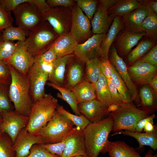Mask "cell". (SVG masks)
I'll list each match as a JSON object with an SVG mask.
<instances>
[{
	"label": "cell",
	"mask_w": 157,
	"mask_h": 157,
	"mask_svg": "<svg viewBox=\"0 0 157 157\" xmlns=\"http://www.w3.org/2000/svg\"><path fill=\"white\" fill-rule=\"evenodd\" d=\"M113 121L109 116L99 122L90 123L84 130L86 152L88 157H98L107 152L109 135Z\"/></svg>",
	"instance_id": "6da1fadb"
},
{
	"label": "cell",
	"mask_w": 157,
	"mask_h": 157,
	"mask_svg": "<svg viewBox=\"0 0 157 157\" xmlns=\"http://www.w3.org/2000/svg\"><path fill=\"white\" fill-rule=\"evenodd\" d=\"M5 63L8 66L11 75L9 94L13 104L14 111L20 115L28 116L33 103L30 95L27 75H23L10 65Z\"/></svg>",
	"instance_id": "7a4b0ae2"
},
{
	"label": "cell",
	"mask_w": 157,
	"mask_h": 157,
	"mask_svg": "<svg viewBox=\"0 0 157 157\" xmlns=\"http://www.w3.org/2000/svg\"><path fill=\"white\" fill-rule=\"evenodd\" d=\"M57 99L51 93L46 94L42 98L33 103L25 127L31 134L36 135L51 119L58 106Z\"/></svg>",
	"instance_id": "3957f363"
},
{
	"label": "cell",
	"mask_w": 157,
	"mask_h": 157,
	"mask_svg": "<svg viewBox=\"0 0 157 157\" xmlns=\"http://www.w3.org/2000/svg\"><path fill=\"white\" fill-rule=\"evenodd\" d=\"M58 35L46 21H42L29 31L28 37L24 42L28 52L34 58L47 51Z\"/></svg>",
	"instance_id": "277c9868"
},
{
	"label": "cell",
	"mask_w": 157,
	"mask_h": 157,
	"mask_svg": "<svg viewBox=\"0 0 157 157\" xmlns=\"http://www.w3.org/2000/svg\"><path fill=\"white\" fill-rule=\"evenodd\" d=\"M74 125L70 121L56 109L51 119L36 135L41 137L44 144L57 143L63 141L68 136Z\"/></svg>",
	"instance_id": "5b68a950"
},
{
	"label": "cell",
	"mask_w": 157,
	"mask_h": 157,
	"mask_svg": "<svg viewBox=\"0 0 157 157\" xmlns=\"http://www.w3.org/2000/svg\"><path fill=\"white\" fill-rule=\"evenodd\" d=\"M148 115L145 111L132 103L119 106L116 111L111 113L109 115L113 121L112 131L115 132L122 130L135 131L137 122Z\"/></svg>",
	"instance_id": "8992f818"
},
{
	"label": "cell",
	"mask_w": 157,
	"mask_h": 157,
	"mask_svg": "<svg viewBox=\"0 0 157 157\" xmlns=\"http://www.w3.org/2000/svg\"><path fill=\"white\" fill-rule=\"evenodd\" d=\"M12 12L17 25L27 31L35 27L43 21L41 14L32 0L20 4Z\"/></svg>",
	"instance_id": "52a82bcc"
},
{
	"label": "cell",
	"mask_w": 157,
	"mask_h": 157,
	"mask_svg": "<svg viewBox=\"0 0 157 157\" xmlns=\"http://www.w3.org/2000/svg\"><path fill=\"white\" fill-rule=\"evenodd\" d=\"M91 22L77 4L72 7L71 24L69 32L78 44L90 38L91 33Z\"/></svg>",
	"instance_id": "ba28073f"
},
{
	"label": "cell",
	"mask_w": 157,
	"mask_h": 157,
	"mask_svg": "<svg viewBox=\"0 0 157 157\" xmlns=\"http://www.w3.org/2000/svg\"><path fill=\"white\" fill-rule=\"evenodd\" d=\"M0 115L2 122L0 126V133L8 134L13 143L20 132L27 125L28 117L19 114L14 110L2 113Z\"/></svg>",
	"instance_id": "9c48e42d"
},
{
	"label": "cell",
	"mask_w": 157,
	"mask_h": 157,
	"mask_svg": "<svg viewBox=\"0 0 157 157\" xmlns=\"http://www.w3.org/2000/svg\"><path fill=\"white\" fill-rule=\"evenodd\" d=\"M118 0H100L95 13L91 24L92 31L94 34L106 33L113 20L109 15L108 10Z\"/></svg>",
	"instance_id": "30bf717a"
},
{
	"label": "cell",
	"mask_w": 157,
	"mask_h": 157,
	"mask_svg": "<svg viewBox=\"0 0 157 157\" xmlns=\"http://www.w3.org/2000/svg\"><path fill=\"white\" fill-rule=\"evenodd\" d=\"M27 76L30 83V95L34 103L45 96V86L49 75L34 63Z\"/></svg>",
	"instance_id": "8fae6325"
},
{
	"label": "cell",
	"mask_w": 157,
	"mask_h": 157,
	"mask_svg": "<svg viewBox=\"0 0 157 157\" xmlns=\"http://www.w3.org/2000/svg\"><path fill=\"white\" fill-rule=\"evenodd\" d=\"M106 33L94 34L83 43L78 44L73 54L84 63L92 58L101 56L100 46Z\"/></svg>",
	"instance_id": "7c38bea8"
},
{
	"label": "cell",
	"mask_w": 157,
	"mask_h": 157,
	"mask_svg": "<svg viewBox=\"0 0 157 157\" xmlns=\"http://www.w3.org/2000/svg\"><path fill=\"white\" fill-rule=\"evenodd\" d=\"M110 54V62L126 84L131 94L132 102L134 101L139 106L140 101L137 87L131 78L126 64L118 55L115 46L111 48Z\"/></svg>",
	"instance_id": "4fadbf2b"
},
{
	"label": "cell",
	"mask_w": 157,
	"mask_h": 157,
	"mask_svg": "<svg viewBox=\"0 0 157 157\" xmlns=\"http://www.w3.org/2000/svg\"><path fill=\"white\" fill-rule=\"evenodd\" d=\"M15 50L11 56L4 63L12 66L21 74L27 76L34 64V58L25 48L24 42L18 41Z\"/></svg>",
	"instance_id": "5bb4252c"
},
{
	"label": "cell",
	"mask_w": 157,
	"mask_h": 157,
	"mask_svg": "<svg viewBox=\"0 0 157 157\" xmlns=\"http://www.w3.org/2000/svg\"><path fill=\"white\" fill-rule=\"evenodd\" d=\"M127 69L132 81L136 85L147 84L157 75V66L145 63L136 61Z\"/></svg>",
	"instance_id": "9a60e30c"
},
{
	"label": "cell",
	"mask_w": 157,
	"mask_h": 157,
	"mask_svg": "<svg viewBox=\"0 0 157 157\" xmlns=\"http://www.w3.org/2000/svg\"><path fill=\"white\" fill-rule=\"evenodd\" d=\"M44 144L40 136L31 134L25 127L20 132L13 144L15 157H26L30 154L33 145Z\"/></svg>",
	"instance_id": "2e32d148"
},
{
	"label": "cell",
	"mask_w": 157,
	"mask_h": 157,
	"mask_svg": "<svg viewBox=\"0 0 157 157\" xmlns=\"http://www.w3.org/2000/svg\"><path fill=\"white\" fill-rule=\"evenodd\" d=\"M86 155L84 130L74 127L69 134L61 157Z\"/></svg>",
	"instance_id": "e0dca14e"
},
{
	"label": "cell",
	"mask_w": 157,
	"mask_h": 157,
	"mask_svg": "<svg viewBox=\"0 0 157 157\" xmlns=\"http://www.w3.org/2000/svg\"><path fill=\"white\" fill-rule=\"evenodd\" d=\"M66 14L59 7H52L42 15V20L47 22L55 32L59 35L67 31L69 22Z\"/></svg>",
	"instance_id": "ac0fdd59"
},
{
	"label": "cell",
	"mask_w": 157,
	"mask_h": 157,
	"mask_svg": "<svg viewBox=\"0 0 157 157\" xmlns=\"http://www.w3.org/2000/svg\"><path fill=\"white\" fill-rule=\"evenodd\" d=\"M79 110L90 123L99 122L107 117L108 114L107 108L99 101L95 99L78 104Z\"/></svg>",
	"instance_id": "d6986e66"
},
{
	"label": "cell",
	"mask_w": 157,
	"mask_h": 157,
	"mask_svg": "<svg viewBox=\"0 0 157 157\" xmlns=\"http://www.w3.org/2000/svg\"><path fill=\"white\" fill-rule=\"evenodd\" d=\"M85 63L75 56L69 61L66 71L64 88L71 90L82 80Z\"/></svg>",
	"instance_id": "ffe728a7"
},
{
	"label": "cell",
	"mask_w": 157,
	"mask_h": 157,
	"mask_svg": "<svg viewBox=\"0 0 157 157\" xmlns=\"http://www.w3.org/2000/svg\"><path fill=\"white\" fill-rule=\"evenodd\" d=\"M149 12L147 7L142 4L140 7L123 16L122 19L125 30L135 33L142 32L141 25Z\"/></svg>",
	"instance_id": "44dd1931"
},
{
	"label": "cell",
	"mask_w": 157,
	"mask_h": 157,
	"mask_svg": "<svg viewBox=\"0 0 157 157\" xmlns=\"http://www.w3.org/2000/svg\"><path fill=\"white\" fill-rule=\"evenodd\" d=\"M78 44L76 39L67 32L58 37L51 47L57 58H59L73 53Z\"/></svg>",
	"instance_id": "7402d4cb"
},
{
	"label": "cell",
	"mask_w": 157,
	"mask_h": 157,
	"mask_svg": "<svg viewBox=\"0 0 157 157\" xmlns=\"http://www.w3.org/2000/svg\"><path fill=\"white\" fill-rule=\"evenodd\" d=\"M75 56L72 53L57 58L54 61L52 70L49 76L50 82L64 87L67 64Z\"/></svg>",
	"instance_id": "603a6c76"
},
{
	"label": "cell",
	"mask_w": 157,
	"mask_h": 157,
	"mask_svg": "<svg viewBox=\"0 0 157 157\" xmlns=\"http://www.w3.org/2000/svg\"><path fill=\"white\" fill-rule=\"evenodd\" d=\"M124 27L121 17H115L101 43L100 46L101 56L108 58L109 50L111 45L119 33Z\"/></svg>",
	"instance_id": "cb8c5ba5"
},
{
	"label": "cell",
	"mask_w": 157,
	"mask_h": 157,
	"mask_svg": "<svg viewBox=\"0 0 157 157\" xmlns=\"http://www.w3.org/2000/svg\"><path fill=\"white\" fill-rule=\"evenodd\" d=\"M145 35L143 32L135 33L125 30L117 38V47L122 55H128L132 48Z\"/></svg>",
	"instance_id": "d4e9b609"
},
{
	"label": "cell",
	"mask_w": 157,
	"mask_h": 157,
	"mask_svg": "<svg viewBox=\"0 0 157 157\" xmlns=\"http://www.w3.org/2000/svg\"><path fill=\"white\" fill-rule=\"evenodd\" d=\"M118 134L128 135L135 138L139 143V147L135 149H141L144 146H150L154 150L157 149V127L153 132L150 133H141L136 131H123L115 132L111 136Z\"/></svg>",
	"instance_id": "484cf974"
},
{
	"label": "cell",
	"mask_w": 157,
	"mask_h": 157,
	"mask_svg": "<svg viewBox=\"0 0 157 157\" xmlns=\"http://www.w3.org/2000/svg\"><path fill=\"white\" fill-rule=\"evenodd\" d=\"M142 5L141 1L136 0H118L108 9V14L113 20L116 17L124 16L140 7Z\"/></svg>",
	"instance_id": "4316f807"
},
{
	"label": "cell",
	"mask_w": 157,
	"mask_h": 157,
	"mask_svg": "<svg viewBox=\"0 0 157 157\" xmlns=\"http://www.w3.org/2000/svg\"><path fill=\"white\" fill-rule=\"evenodd\" d=\"M139 96L140 104L139 106L148 115L152 114L157 109V97L152 88L148 84L143 85L141 88Z\"/></svg>",
	"instance_id": "83f0119b"
},
{
	"label": "cell",
	"mask_w": 157,
	"mask_h": 157,
	"mask_svg": "<svg viewBox=\"0 0 157 157\" xmlns=\"http://www.w3.org/2000/svg\"><path fill=\"white\" fill-rule=\"evenodd\" d=\"M71 91L75 96L78 104L96 99L95 86L85 78Z\"/></svg>",
	"instance_id": "f1b7e54d"
},
{
	"label": "cell",
	"mask_w": 157,
	"mask_h": 157,
	"mask_svg": "<svg viewBox=\"0 0 157 157\" xmlns=\"http://www.w3.org/2000/svg\"><path fill=\"white\" fill-rule=\"evenodd\" d=\"M107 152L109 157H141L135 149L120 141H109Z\"/></svg>",
	"instance_id": "f546056e"
},
{
	"label": "cell",
	"mask_w": 157,
	"mask_h": 157,
	"mask_svg": "<svg viewBox=\"0 0 157 157\" xmlns=\"http://www.w3.org/2000/svg\"><path fill=\"white\" fill-rule=\"evenodd\" d=\"M95 90L97 99L104 106L107 108L112 104L107 80L101 72L95 85Z\"/></svg>",
	"instance_id": "4dcf8cb0"
},
{
	"label": "cell",
	"mask_w": 157,
	"mask_h": 157,
	"mask_svg": "<svg viewBox=\"0 0 157 157\" xmlns=\"http://www.w3.org/2000/svg\"><path fill=\"white\" fill-rule=\"evenodd\" d=\"M110 80L117 90L124 104L126 105L132 103L131 94L128 88L113 65Z\"/></svg>",
	"instance_id": "1f68e13d"
},
{
	"label": "cell",
	"mask_w": 157,
	"mask_h": 157,
	"mask_svg": "<svg viewBox=\"0 0 157 157\" xmlns=\"http://www.w3.org/2000/svg\"><path fill=\"white\" fill-rule=\"evenodd\" d=\"M85 78L95 86L101 73L100 57L90 59L85 63Z\"/></svg>",
	"instance_id": "d6a6232c"
},
{
	"label": "cell",
	"mask_w": 157,
	"mask_h": 157,
	"mask_svg": "<svg viewBox=\"0 0 157 157\" xmlns=\"http://www.w3.org/2000/svg\"><path fill=\"white\" fill-rule=\"evenodd\" d=\"M47 84L48 86L59 91L60 94H58L57 97L66 102L76 115L78 116L81 115L78 108L77 101L71 90L50 82L47 83Z\"/></svg>",
	"instance_id": "836d02e7"
},
{
	"label": "cell",
	"mask_w": 157,
	"mask_h": 157,
	"mask_svg": "<svg viewBox=\"0 0 157 157\" xmlns=\"http://www.w3.org/2000/svg\"><path fill=\"white\" fill-rule=\"evenodd\" d=\"M154 42L146 40L140 42L128 54L127 59L129 63L135 62L145 55L154 47Z\"/></svg>",
	"instance_id": "e575fe53"
},
{
	"label": "cell",
	"mask_w": 157,
	"mask_h": 157,
	"mask_svg": "<svg viewBox=\"0 0 157 157\" xmlns=\"http://www.w3.org/2000/svg\"><path fill=\"white\" fill-rule=\"evenodd\" d=\"M148 8L149 11V13L142 24V31L146 35L156 40L157 37V15Z\"/></svg>",
	"instance_id": "d590c367"
},
{
	"label": "cell",
	"mask_w": 157,
	"mask_h": 157,
	"mask_svg": "<svg viewBox=\"0 0 157 157\" xmlns=\"http://www.w3.org/2000/svg\"><path fill=\"white\" fill-rule=\"evenodd\" d=\"M27 32L20 27L11 26L3 31L2 38L3 40L13 41L17 40L24 42L26 39Z\"/></svg>",
	"instance_id": "8d00e7d4"
},
{
	"label": "cell",
	"mask_w": 157,
	"mask_h": 157,
	"mask_svg": "<svg viewBox=\"0 0 157 157\" xmlns=\"http://www.w3.org/2000/svg\"><path fill=\"white\" fill-rule=\"evenodd\" d=\"M56 110L70 121L76 127L81 129L84 130L90 123L83 115L78 116L72 114L65 109L62 106H58Z\"/></svg>",
	"instance_id": "74e56055"
},
{
	"label": "cell",
	"mask_w": 157,
	"mask_h": 157,
	"mask_svg": "<svg viewBox=\"0 0 157 157\" xmlns=\"http://www.w3.org/2000/svg\"><path fill=\"white\" fill-rule=\"evenodd\" d=\"M13 142L6 133H0V157H15Z\"/></svg>",
	"instance_id": "f35d334b"
},
{
	"label": "cell",
	"mask_w": 157,
	"mask_h": 157,
	"mask_svg": "<svg viewBox=\"0 0 157 157\" xmlns=\"http://www.w3.org/2000/svg\"><path fill=\"white\" fill-rule=\"evenodd\" d=\"M8 86L0 84V116L1 113L14 110L10 99Z\"/></svg>",
	"instance_id": "ab89813d"
},
{
	"label": "cell",
	"mask_w": 157,
	"mask_h": 157,
	"mask_svg": "<svg viewBox=\"0 0 157 157\" xmlns=\"http://www.w3.org/2000/svg\"><path fill=\"white\" fill-rule=\"evenodd\" d=\"M77 5L91 21L97 9L98 1L95 0H77Z\"/></svg>",
	"instance_id": "60d3db41"
},
{
	"label": "cell",
	"mask_w": 157,
	"mask_h": 157,
	"mask_svg": "<svg viewBox=\"0 0 157 157\" xmlns=\"http://www.w3.org/2000/svg\"><path fill=\"white\" fill-rule=\"evenodd\" d=\"M17 43L13 41L3 40L0 44V59L5 61L13 55L16 49Z\"/></svg>",
	"instance_id": "b9f144b4"
},
{
	"label": "cell",
	"mask_w": 157,
	"mask_h": 157,
	"mask_svg": "<svg viewBox=\"0 0 157 157\" xmlns=\"http://www.w3.org/2000/svg\"><path fill=\"white\" fill-rule=\"evenodd\" d=\"M34 58V63L40 65L52 63L57 58L55 53L50 47L45 53Z\"/></svg>",
	"instance_id": "7bdbcfd3"
},
{
	"label": "cell",
	"mask_w": 157,
	"mask_h": 157,
	"mask_svg": "<svg viewBox=\"0 0 157 157\" xmlns=\"http://www.w3.org/2000/svg\"><path fill=\"white\" fill-rule=\"evenodd\" d=\"M68 135L61 142L53 144H43L41 145L51 153L61 157L65 147Z\"/></svg>",
	"instance_id": "ee69618b"
},
{
	"label": "cell",
	"mask_w": 157,
	"mask_h": 157,
	"mask_svg": "<svg viewBox=\"0 0 157 157\" xmlns=\"http://www.w3.org/2000/svg\"><path fill=\"white\" fill-rule=\"evenodd\" d=\"M26 157H60L53 154L45 149L41 144L33 145L30 150V154Z\"/></svg>",
	"instance_id": "f6af8a7d"
},
{
	"label": "cell",
	"mask_w": 157,
	"mask_h": 157,
	"mask_svg": "<svg viewBox=\"0 0 157 157\" xmlns=\"http://www.w3.org/2000/svg\"><path fill=\"white\" fill-rule=\"evenodd\" d=\"M11 79V74L8 66L0 59V84L10 85Z\"/></svg>",
	"instance_id": "bcb514c9"
},
{
	"label": "cell",
	"mask_w": 157,
	"mask_h": 157,
	"mask_svg": "<svg viewBox=\"0 0 157 157\" xmlns=\"http://www.w3.org/2000/svg\"><path fill=\"white\" fill-rule=\"evenodd\" d=\"M13 21L11 12H6L0 6V31L12 26Z\"/></svg>",
	"instance_id": "7dc6e473"
},
{
	"label": "cell",
	"mask_w": 157,
	"mask_h": 157,
	"mask_svg": "<svg viewBox=\"0 0 157 157\" xmlns=\"http://www.w3.org/2000/svg\"><path fill=\"white\" fill-rule=\"evenodd\" d=\"M136 61L147 63L151 65L157 66V45L153 47L148 53Z\"/></svg>",
	"instance_id": "c3c4849f"
},
{
	"label": "cell",
	"mask_w": 157,
	"mask_h": 157,
	"mask_svg": "<svg viewBox=\"0 0 157 157\" xmlns=\"http://www.w3.org/2000/svg\"><path fill=\"white\" fill-rule=\"evenodd\" d=\"M108 88L110 91L112 104H115L119 106L124 104L117 90L110 81V79H107Z\"/></svg>",
	"instance_id": "681fc988"
},
{
	"label": "cell",
	"mask_w": 157,
	"mask_h": 157,
	"mask_svg": "<svg viewBox=\"0 0 157 157\" xmlns=\"http://www.w3.org/2000/svg\"><path fill=\"white\" fill-rule=\"evenodd\" d=\"M101 60V71L107 79H110L112 72L113 65L108 58L100 57Z\"/></svg>",
	"instance_id": "f907efd6"
},
{
	"label": "cell",
	"mask_w": 157,
	"mask_h": 157,
	"mask_svg": "<svg viewBox=\"0 0 157 157\" xmlns=\"http://www.w3.org/2000/svg\"><path fill=\"white\" fill-rule=\"evenodd\" d=\"M30 0H0V6L7 12H11L20 4Z\"/></svg>",
	"instance_id": "816d5d0a"
},
{
	"label": "cell",
	"mask_w": 157,
	"mask_h": 157,
	"mask_svg": "<svg viewBox=\"0 0 157 157\" xmlns=\"http://www.w3.org/2000/svg\"><path fill=\"white\" fill-rule=\"evenodd\" d=\"M46 2L53 7L60 6L69 7H73L75 4L74 1L71 0H48Z\"/></svg>",
	"instance_id": "f5cc1de1"
},
{
	"label": "cell",
	"mask_w": 157,
	"mask_h": 157,
	"mask_svg": "<svg viewBox=\"0 0 157 157\" xmlns=\"http://www.w3.org/2000/svg\"><path fill=\"white\" fill-rule=\"evenodd\" d=\"M32 2L37 8L42 16L53 7L44 0H32Z\"/></svg>",
	"instance_id": "db71d44e"
},
{
	"label": "cell",
	"mask_w": 157,
	"mask_h": 157,
	"mask_svg": "<svg viewBox=\"0 0 157 157\" xmlns=\"http://www.w3.org/2000/svg\"><path fill=\"white\" fill-rule=\"evenodd\" d=\"M156 117L155 114H153L140 120L137 123L135 128V131L141 132L143 130L147 123Z\"/></svg>",
	"instance_id": "11a10c76"
},
{
	"label": "cell",
	"mask_w": 157,
	"mask_h": 157,
	"mask_svg": "<svg viewBox=\"0 0 157 157\" xmlns=\"http://www.w3.org/2000/svg\"><path fill=\"white\" fill-rule=\"evenodd\" d=\"M141 1L143 4L146 6L152 11L157 14V0H144Z\"/></svg>",
	"instance_id": "9f6ffc18"
},
{
	"label": "cell",
	"mask_w": 157,
	"mask_h": 157,
	"mask_svg": "<svg viewBox=\"0 0 157 157\" xmlns=\"http://www.w3.org/2000/svg\"><path fill=\"white\" fill-rule=\"evenodd\" d=\"M153 120L147 122L145 124L143 129L146 133H150L153 131L155 129L157 126H154Z\"/></svg>",
	"instance_id": "6f0895ef"
},
{
	"label": "cell",
	"mask_w": 157,
	"mask_h": 157,
	"mask_svg": "<svg viewBox=\"0 0 157 157\" xmlns=\"http://www.w3.org/2000/svg\"><path fill=\"white\" fill-rule=\"evenodd\" d=\"M147 84L152 88L157 97V75L155 76Z\"/></svg>",
	"instance_id": "680465c9"
},
{
	"label": "cell",
	"mask_w": 157,
	"mask_h": 157,
	"mask_svg": "<svg viewBox=\"0 0 157 157\" xmlns=\"http://www.w3.org/2000/svg\"><path fill=\"white\" fill-rule=\"evenodd\" d=\"M119 106L116 104H111L107 108V112L109 114L110 113L116 111L119 108Z\"/></svg>",
	"instance_id": "91938a15"
},
{
	"label": "cell",
	"mask_w": 157,
	"mask_h": 157,
	"mask_svg": "<svg viewBox=\"0 0 157 157\" xmlns=\"http://www.w3.org/2000/svg\"><path fill=\"white\" fill-rule=\"evenodd\" d=\"M154 152L151 149L149 150L143 157H157V154H154Z\"/></svg>",
	"instance_id": "94428289"
},
{
	"label": "cell",
	"mask_w": 157,
	"mask_h": 157,
	"mask_svg": "<svg viewBox=\"0 0 157 157\" xmlns=\"http://www.w3.org/2000/svg\"><path fill=\"white\" fill-rule=\"evenodd\" d=\"M3 41V38L2 33H0V44Z\"/></svg>",
	"instance_id": "6125c7cd"
},
{
	"label": "cell",
	"mask_w": 157,
	"mask_h": 157,
	"mask_svg": "<svg viewBox=\"0 0 157 157\" xmlns=\"http://www.w3.org/2000/svg\"><path fill=\"white\" fill-rule=\"evenodd\" d=\"M73 157H88L87 155H77Z\"/></svg>",
	"instance_id": "be15d7a7"
},
{
	"label": "cell",
	"mask_w": 157,
	"mask_h": 157,
	"mask_svg": "<svg viewBox=\"0 0 157 157\" xmlns=\"http://www.w3.org/2000/svg\"><path fill=\"white\" fill-rule=\"evenodd\" d=\"M2 122V119L1 117H0V126Z\"/></svg>",
	"instance_id": "e7e4bbea"
},
{
	"label": "cell",
	"mask_w": 157,
	"mask_h": 157,
	"mask_svg": "<svg viewBox=\"0 0 157 157\" xmlns=\"http://www.w3.org/2000/svg\"><path fill=\"white\" fill-rule=\"evenodd\" d=\"M1 117V116H0V117Z\"/></svg>",
	"instance_id": "03108f58"
}]
</instances>
